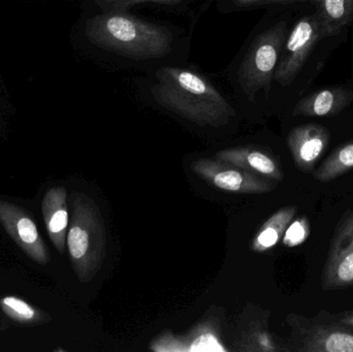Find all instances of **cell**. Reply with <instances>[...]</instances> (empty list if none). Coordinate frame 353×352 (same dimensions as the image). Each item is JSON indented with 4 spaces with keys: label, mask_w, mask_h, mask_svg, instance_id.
<instances>
[{
    "label": "cell",
    "mask_w": 353,
    "mask_h": 352,
    "mask_svg": "<svg viewBox=\"0 0 353 352\" xmlns=\"http://www.w3.org/2000/svg\"><path fill=\"white\" fill-rule=\"evenodd\" d=\"M83 37L108 66L147 72L185 63L190 39L174 25L132 14L95 10L83 23Z\"/></svg>",
    "instance_id": "6da1fadb"
},
{
    "label": "cell",
    "mask_w": 353,
    "mask_h": 352,
    "mask_svg": "<svg viewBox=\"0 0 353 352\" xmlns=\"http://www.w3.org/2000/svg\"><path fill=\"white\" fill-rule=\"evenodd\" d=\"M137 84L139 94L147 101L197 126L222 127L238 116L226 93L187 62L144 72Z\"/></svg>",
    "instance_id": "7a4b0ae2"
},
{
    "label": "cell",
    "mask_w": 353,
    "mask_h": 352,
    "mask_svg": "<svg viewBox=\"0 0 353 352\" xmlns=\"http://www.w3.org/2000/svg\"><path fill=\"white\" fill-rule=\"evenodd\" d=\"M288 33L284 20L259 25L230 62L226 76L232 96L242 109H254L271 94Z\"/></svg>",
    "instance_id": "3957f363"
},
{
    "label": "cell",
    "mask_w": 353,
    "mask_h": 352,
    "mask_svg": "<svg viewBox=\"0 0 353 352\" xmlns=\"http://www.w3.org/2000/svg\"><path fill=\"white\" fill-rule=\"evenodd\" d=\"M70 205L66 246L77 277L86 283L99 272L105 260V225L99 207L89 196L72 192Z\"/></svg>",
    "instance_id": "277c9868"
},
{
    "label": "cell",
    "mask_w": 353,
    "mask_h": 352,
    "mask_svg": "<svg viewBox=\"0 0 353 352\" xmlns=\"http://www.w3.org/2000/svg\"><path fill=\"white\" fill-rule=\"evenodd\" d=\"M339 34L327 21L315 12L303 17L288 33L274 76V85L288 87L296 80L313 48L321 39Z\"/></svg>",
    "instance_id": "5b68a950"
},
{
    "label": "cell",
    "mask_w": 353,
    "mask_h": 352,
    "mask_svg": "<svg viewBox=\"0 0 353 352\" xmlns=\"http://www.w3.org/2000/svg\"><path fill=\"white\" fill-rule=\"evenodd\" d=\"M294 330L296 351L304 352H353V328L342 324L329 311L319 312L314 318H290Z\"/></svg>",
    "instance_id": "8992f818"
},
{
    "label": "cell",
    "mask_w": 353,
    "mask_h": 352,
    "mask_svg": "<svg viewBox=\"0 0 353 352\" xmlns=\"http://www.w3.org/2000/svg\"><path fill=\"white\" fill-rule=\"evenodd\" d=\"M321 289H353V210L346 211L338 221L321 276Z\"/></svg>",
    "instance_id": "52a82bcc"
},
{
    "label": "cell",
    "mask_w": 353,
    "mask_h": 352,
    "mask_svg": "<svg viewBox=\"0 0 353 352\" xmlns=\"http://www.w3.org/2000/svg\"><path fill=\"white\" fill-rule=\"evenodd\" d=\"M0 225L16 245L37 264H49L50 253L34 219L26 209L0 200Z\"/></svg>",
    "instance_id": "ba28073f"
},
{
    "label": "cell",
    "mask_w": 353,
    "mask_h": 352,
    "mask_svg": "<svg viewBox=\"0 0 353 352\" xmlns=\"http://www.w3.org/2000/svg\"><path fill=\"white\" fill-rule=\"evenodd\" d=\"M193 171L215 187L225 191L241 194H263L271 191L275 185L263 178L259 177L252 172L228 165L220 161H196L192 165Z\"/></svg>",
    "instance_id": "9c48e42d"
},
{
    "label": "cell",
    "mask_w": 353,
    "mask_h": 352,
    "mask_svg": "<svg viewBox=\"0 0 353 352\" xmlns=\"http://www.w3.org/2000/svg\"><path fill=\"white\" fill-rule=\"evenodd\" d=\"M331 143L327 128L319 124H305L294 127L288 136V145L298 169L310 174Z\"/></svg>",
    "instance_id": "30bf717a"
},
{
    "label": "cell",
    "mask_w": 353,
    "mask_h": 352,
    "mask_svg": "<svg viewBox=\"0 0 353 352\" xmlns=\"http://www.w3.org/2000/svg\"><path fill=\"white\" fill-rule=\"evenodd\" d=\"M41 211L48 235L54 247L60 254H63L70 225L68 192L65 188L58 186L48 190L41 202Z\"/></svg>",
    "instance_id": "8fae6325"
},
{
    "label": "cell",
    "mask_w": 353,
    "mask_h": 352,
    "mask_svg": "<svg viewBox=\"0 0 353 352\" xmlns=\"http://www.w3.org/2000/svg\"><path fill=\"white\" fill-rule=\"evenodd\" d=\"M217 158L228 165L241 167L252 173L261 174L263 177L281 181L283 178L279 163L265 151L253 147L228 149L217 153Z\"/></svg>",
    "instance_id": "7c38bea8"
},
{
    "label": "cell",
    "mask_w": 353,
    "mask_h": 352,
    "mask_svg": "<svg viewBox=\"0 0 353 352\" xmlns=\"http://www.w3.org/2000/svg\"><path fill=\"white\" fill-rule=\"evenodd\" d=\"M353 101V91L343 88L325 89L301 99L294 111V116L327 117L343 111Z\"/></svg>",
    "instance_id": "4fadbf2b"
},
{
    "label": "cell",
    "mask_w": 353,
    "mask_h": 352,
    "mask_svg": "<svg viewBox=\"0 0 353 352\" xmlns=\"http://www.w3.org/2000/svg\"><path fill=\"white\" fill-rule=\"evenodd\" d=\"M213 1L216 0H91V3L95 10H132L139 6H155L182 14H193L195 10L199 12L205 10Z\"/></svg>",
    "instance_id": "5bb4252c"
},
{
    "label": "cell",
    "mask_w": 353,
    "mask_h": 352,
    "mask_svg": "<svg viewBox=\"0 0 353 352\" xmlns=\"http://www.w3.org/2000/svg\"><path fill=\"white\" fill-rule=\"evenodd\" d=\"M296 212L298 208L296 206H288L270 217L255 236L252 249L256 252H265L275 247L283 238L286 229L294 220Z\"/></svg>",
    "instance_id": "9a60e30c"
},
{
    "label": "cell",
    "mask_w": 353,
    "mask_h": 352,
    "mask_svg": "<svg viewBox=\"0 0 353 352\" xmlns=\"http://www.w3.org/2000/svg\"><path fill=\"white\" fill-rule=\"evenodd\" d=\"M353 169V141L338 147L319 169L313 177L321 183H329Z\"/></svg>",
    "instance_id": "2e32d148"
},
{
    "label": "cell",
    "mask_w": 353,
    "mask_h": 352,
    "mask_svg": "<svg viewBox=\"0 0 353 352\" xmlns=\"http://www.w3.org/2000/svg\"><path fill=\"white\" fill-rule=\"evenodd\" d=\"M304 1L315 4L316 12L338 33L353 19V0H284L282 6Z\"/></svg>",
    "instance_id": "e0dca14e"
},
{
    "label": "cell",
    "mask_w": 353,
    "mask_h": 352,
    "mask_svg": "<svg viewBox=\"0 0 353 352\" xmlns=\"http://www.w3.org/2000/svg\"><path fill=\"white\" fill-rule=\"evenodd\" d=\"M0 309L8 318L19 324H39L50 320V316L43 310L33 307L14 296H6L0 299Z\"/></svg>",
    "instance_id": "ac0fdd59"
},
{
    "label": "cell",
    "mask_w": 353,
    "mask_h": 352,
    "mask_svg": "<svg viewBox=\"0 0 353 352\" xmlns=\"http://www.w3.org/2000/svg\"><path fill=\"white\" fill-rule=\"evenodd\" d=\"M284 0H216V8L221 14L248 12L269 6H282Z\"/></svg>",
    "instance_id": "d6986e66"
},
{
    "label": "cell",
    "mask_w": 353,
    "mask_h": 352,
    "mask_svg": "<svg viewBox=\"0 0 353 352\" xmlns=\"http://www.w3.org/2000/svg\"><path fill=\"white\" fill-rule=\"evenodd\" d=\"M311 233V225L306 216L292 220L284 233L282 242L286 247H296L307 241Z\"/></svg>",
    "instance_id": "ffe728a7"
},
{
    "label": "cell",
    "mask_w": 353,
    "mask_h": 352,
    "mask_svg": "<svg viewBox=\"0 0 353 352\" xmlns=\"http://www.w3.org/2000/svg\"><path fill=\"white\" fill-rule=\"evenodd\" d=\"M225 349L221 346L215 335L212 333H203L199 335L191 342L188 351H224Z\"/></svg>",
    "instance_id": "44dd1931"
},
{
    "label": "cell",
    "mask_w": 353,
    "mask_h": 352,
    "mask_svg": "<svg viewBox=\"0 0 353 352\" xmlns=\"http://www.w3.org/2000/svg\"><path fill=\"white\" fill-rule=\"evenodd\" d=\"M332 314H333V318L338 320V322L347 324V326L352 327L353 328V310L352 311H344L340 312V313Z\"/></svg>",
    "instance_id": "7402d4cb"
}]
</instances>
